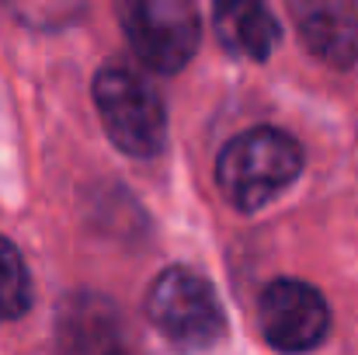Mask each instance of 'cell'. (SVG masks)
Listing matches in <instances>:
<instances>
[{"instance_id":"6da1fadb","label":"cell","mask_w":358,"mask_h":355,"mask_svg":"<svg viewBox=\"0 0 358 355\" xmlns=\"http://www.w3.org/2000/svg\"><path fill=\"white\" fill-rule=\"evenodd\" d=\"M303 171V150L299 143L275 129L257 125L230 139L216 164V181L230 206L240 213H254L268 206L278 192H285Z\"/></svg>"},{"instance_id":"7a4b0ae2","label":"cell","mask_w":358,"mask_h":355,"mask_svg":"<svg viewBox=\"0 0 358 355\" xmlns=\"http://www.w3.org/2000/svg\"><path fill=\"white\" fill-rule=\"evenodd\" d=\"M146 314L153 328L181 352L213 349L227 335V314L220 293L195 268L174 265L160 272L146 293Z\"/></svg>"},{"instance_id":"3957f363","label":"cell","mask_w":358,"mask_h":355,"mask_svg":"<svg viewBox=\"0 0 358 355\" xmlns=\"http://www.w3.org/2000/svg\"><path fill=\"white\" fill-rule=\"evenodd\" d=\"M94 102L112 143L132 157H153L167 139V112L160 95L132 70L105 67L94 81Z\"/></svg>"},{"instance_id":"277c9868","label":"cell","mask_w":358,"mask_h":355,"mask_svg":"<svg viewBox=\"0 0 358 355\" xmlns=\"http://www.w3.org/2000/svg\"><path fill=\"white\" fill-rule=\"evenodd\" d=\"M119 21L139 63L157 74H178L202 39L199 11L188 0H125Z\"/></svg>"},{"instance_id":"5b68a950","label":"cell","mask_w":358,"mask_h":355,"mask_svg":"<svg viewBox=\"0 0 358 355\" xmlns=\"http://www.w3.org/2000/svg\"><path fill=\"white\" fill-rule=\"evenodd\" d=\"M331 307L310 282L275 279L257 300V331L278 352L299 355L317 349L327 338Z\"/></svg>"},{"instance_id":"8992f818","label":"cell","mask_w":358,"mask_h":355,"mask_svg":"<svg viewBox=\"0 0 358 355\" xmlns=\"http://www.w3.org/2000/svg\"><path fill=\"white\" fill-rule=\"evenodd\" d=\"M303 46L327 67L358 63V7L341 0H310L296 7Z\"/></svg>"},{"instance_id":"52a82bcc","label":"cell","mask_w":358,"mask_h":355,"mask_svg":"<svg viewBox=\"0 0 358 355\" xmlns=\"http://www.w3.org/2000/svg\"><path fill=\"white\" fill-rule=\"evenodd\" d=\"M56 342L63 355H115L119 352V314L108 300L80 293L59 303Z\"/></svg>"},{"instance_id":"ba28073f","label":"cell","mask_w":358,"mask_h":355,"mask_svg":"<svg viewBox=\"0 0 358 355\" xmlns=\"http://www.w3.org/2000/svg\"><path fill=\"white\" fill-rule=\"evenodd\" d=\"M216 35L223 49H230L240 60H268L282 32L264 4L230 0L216 7Z\"/></svg>"},{"instance_id":"9c48e42d","label":"cell","mask_w":358,"mask_h":355,"mask_svg":"<svg viewBox=\"0 0 358 355\" xmlns=\"http://www.w3.org/2000/svg\"><path fill=\"white\" fill-rule=\"evenodd\" d=\"M31 307V279L17 247L0 237V321H14Z\"/></svg>"},{"instance_id":"30bf717a","label":"cell","mask_w":358,"mask_h":355,"mask_svg":"<svg viewBox=\"0 0 358 355\" xmlns=\"http://www.w3.org/2000/svg\"><path fill=\"white\" fill-rule=\"evenodd\" d=\"M115 355H129V352H115Z\"/></svg>"}]
</instances>
